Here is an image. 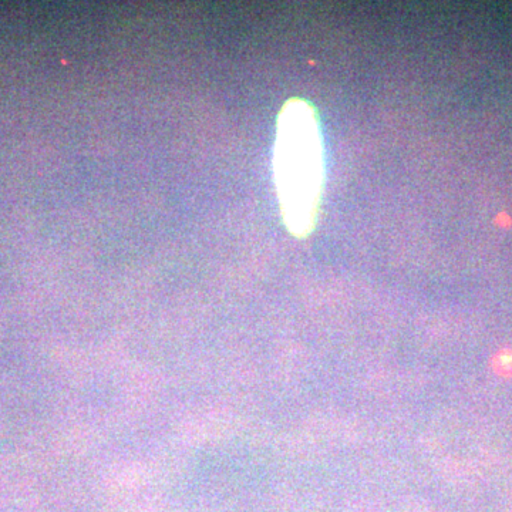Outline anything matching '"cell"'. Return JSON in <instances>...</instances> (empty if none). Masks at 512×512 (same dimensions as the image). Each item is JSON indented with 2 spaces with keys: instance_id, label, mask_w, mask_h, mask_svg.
<instances>
[{
  "instance_id": "cell-1",
  "label": "cell",
  "mask_w": 512,
  "mask_h": 512,
  "mask_svg": "<svg viewBox=\"0 0 512 512\" xmlns=\"http://www.w3.org/2000/svg\"><path fill=\"white\" fill-rule=\"evenodd\" d=\"M274 181L286 229L312 234L319 220L325 157L318 113L309 101H286L276 121Z\"/></svg>"
}]
</instances>
